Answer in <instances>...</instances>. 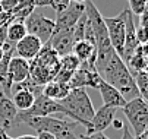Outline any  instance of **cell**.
I'll return each mask as SVG.
<instances>
[{"label": "cell", "mask_w": 148, "mask_h": 139, "mask_svg": "<svg viewBox=\"0 0 148 139\" xmlns=\"http://www.w3.org/2000/svg\"><path fill=\"white\" fill-rule=\"evenodd\" d=\"M129 10L132 15H142L147 10V0H129Z\"/></svg>", "instance_id": "obj_22"}, {"label": "cell", "mask_w": 148, "mask_h": 139, "mask_svg": "<svg viewBox=\"0 0 148 139\" xmlns=\"http://www.w3.org/2000/svg\"><path fill=\"white\" fill-rule=\"evenodd\" d=\"M85 13V5L84 3H73L71 2V5L68 6V9H65L63 12L56 13V28L54 31H62V29H71L76 25V22L79 21V18Z\"/></svg>", "instance_id": "obj_8"}, {"label": "cell", "mask_w": 148, "mask_h": 139, "mask_svg": "<svg viewBox=\"0 0 148 139\" xmlns=\"http://www.w3.org/2000/svg\"><path fill=\"white\" fill-rule=\"evenodd\" d=\"M123 133H122V139H135V136H134V133H132V130H131V127L129 126H126V125H123Z\"/></svg>", "instance_id": "obj_29"}, {"label": "cell", "mask_w": 148, "mask_h": 139, "mask_svg": "<svg viewBox=\"0 0 148 139\" xmlns=\"http://www.w3.org/2000/svg\"><path fill=\"white\" fill-rule=\"evenodd\" d=\"M128 2H129V0H128Z\"/></svg>", "instance_id": "obj_40"}, {"label": "cell", "mask_w": 148, "mask_h": 139, "mask_svg": "<svg viewBox=\"0 0 148 139\" xmlns=\"http://www.w3.org/2000/svg\"><path fill=\"white\" fill-rule=\"evenodd\" d=\"M54 113L65 114V108L59 104V101L50 100V98H47L41 94V95L35 97V101L29 110L18 111V116L15 119V125H19L21 120H24L27 117H46V116H51Z\"/></svg>", "instance_id": "obj_5"}, {"label": "cell", "mask_w": 148, "mask_h": 139, "mask_svg": "<svg viewBox=\"0 0 148 139\" xmlns=\"http://www.w3.org/2000/svg\"><path fill=\"white\" fill-rule=\"evenodd\" d=\"M104 24H106V28H107L112 47L122 57L123 47H125V13L122 12L113 18L104 16Z\"/></svg>", "instance_id": "obj_6"}, {"label": "cell", "mask_w": 148, "mask_h": 139, "mask_svg": "<svg viewBox=\"0 0 148 139\" xmlns=\"http://www.w3.org/2000/svg\"><path fill=\"white\" fill-rule=\"evenodd\" d=\"M3 56H5V51H3L2 46H0V60H2V59H3Z\"/></svg>", "instance_id": "obj_35"}, {"label": "cell", "mask_w": 148, "mask_h": 139, "mask_svg": "<svg viewBox=\"0 0 148 139\" xmlns=\"http://www.w3.org/2000/svg\"><path fill=\"white\" fill-rule=\"evenodd\" d=\"M116 111L117 108L113 107H100L98 110H95L92 119L90 120V125L87 127V133L85 135H91V133H101L107 129L109 126H112L114 117H116Z\"/></svg>", "instance_id": "obj_9"}, {"label": "cell", "mask_w": 148, "mask_h": 139, "mask_svg": "<svg viewBox=\"0 0 148 139\" xmlns=\"http://www.w3.org/2000/svg\"><path fill=\"white\" fill-rule=\"evenodd\" d=\"M8 43V25L0 27V46Z\"/></svg>", "instance_id": "obj_27"}, {"label": "cell", "mask_w": 148, "mask_h": 139, "mask_svg": "<svg viewBox=\"0 0 148 139\" xmlns=\"http://www.w3.org/2000/svg\"><path fill=\"white\" fill-rule=\"evenodd\" d=\"M43 43L34 35L27 34L21 41H18L15 44V56L21 57V59H25L28 62H32L34 59L38 56V53L43 48Z\"/></svg>", "instance_id": "obj_11"}, {"label": "cell", "mask_w": 148, "mask_h": 139, "mask_svg": "<svg viewBox=\"0 0 148 139\" xmlns=\"http://www.w3.org/2000/svg\"><path fill=\"white\" fill-rule=\"evenodd\" d=\"M69 91H71V88L68 84H60L56 81H50L49 84H46L43 87V95L50 98V100H54V101L63 100L69 94Z\"/></svg>", "instance_id": "obj_17"}, {"label": "cell", "mask_w": 148, "mask_h": 139, "mask_svg": "<svg viewBox=\"0 0 148 139\" xmlns=\"http://www.w3.org/2000/svg\"><path fill=\"white\" fill-rule=\"evenodd\" d=\"M122 110L134 130V136H141L148 129V104L141 97H136L126 103Z\"/></svg>", "instance_id": "obj_3"}, {"label": "cell", "mask_w": 148, "mask_h": 139, "mask_svg": "<svg viewBox=\"0 0 148 139\" xmlns=\"http://www.w3.org/2000/svg\"><path fill=\"white\" fill-rule=\"evenodd\" d=\"M19 0H0V6H2V10L6 13H13L18 9Z\"/></svg>", "instance_id": "obj_23"}, {"label": "cell", "mask_w": 148, "mask_h": 139, "mask_svg": "<svg viewBox=\"0 0 148 139\" xmlns=\"http://www.w3.org/2000/svg\"><path fill=\"white\" fill-rule=\"evenodd\" d=\"M59 104L65 108V116L69 117L72 122L85 126V129L90 125V120L92 119L95 108L92 106V101L85 89L75 88L71 89L69 94L59 101Z\"/></svg>", "instance_id": "obj_1"}, {"label": "cell", "mask_w": 148, "mask_h": 139, "mask_svg": "<svg viewBox=\"0 0 148 139\" xmlns=\"http://www.w3.org/2000/svg\"><path fill=\"white\" fill-rule=\"evenodd\" d=\"M21 123L29 126L37 133L40 132L50 133L56 139H79V136L73 133V127L76 125L75 122H66L51 116H46V117H27L24 120H21Z\"/></svg>", "instance_id": "obj_2"}, {"label": "cell", "mask_w": 148, "mask_h": 139, "mask_svg": "<svg viewBox=\"0 0 148 139\" xmlns=\"http://www.w3.org/2000/svg\"><path fill=\"white\" fill-rule=\"evenodd\" d=\"M147 139H148V136H147Z\"/></svg>", "instance_id": "obj_39"}, {"label": "cell", "mask_w": 148, "mask_h": 139, "mask_svg": "<svg viewBox=\"0 0 148 139\" xmlns=\"http://www.w3.org/2000/svg\"><path fill=\"white\" fill-rule=\"evenodd\" d=\"M0 135H2V139H15V138L9 136V135L6 133V129H3L2 126H0Z\"/></svg>", "instance_id": "obj_32"}, {"label": "cell", "mask_w": 148, "mask_h": 139, "mask_svg": "<svg viewBox=\"0 0 148 139\" xmlns=\"http://www.w3.org/2000/svg\"><path fill=\"white\" fill-rule=\"evenodd\" d=\"M100 82H101V78L98 76V73L95 70H90V69H85V67L79 66V69L73 73V76L71 78L68 85H69L71 89H75V88L85 89V87L98 89Z\"/></svg>", "instance_id": "obj_12"}, {"label": "cell", "mask_w": 148, "mask_h": 139, "mask_svg": "<svg viewBox=\"0 0 148 139\" xmlns=\"http://www.w3.org/2000/svg\"><path fill=\"white\" fill-rule=\"evenodd\" d=\"M12 101H13L18 111H27L32 107V104L35 101V97L32 92H29L27 89H19V91H15L12 94Z\"/></svg>", "instance_id": "obj_18"}, {"label": "cell", "mask_w": 148, "mask_h": 139, "mask_svg": "<svg viewBox=\"0 0 148 139\" xmlns=\"http://www.w3.org/2000/svg\"><path fill=\"white\" fill-rule=\"evenodd\" d=\"M69 5H71V0H51V7L54 9L56 13L63 12L65 9H68Z\"/></svg>", "instance_id": "obj_25"}, {"label": "cell", "mask_w": 148, "mask_h": 139, "mask_svg": "<svg viewBox=\"0 0 148 139\" xmlns=\"http://www.w3.org/2000/svg\"><path fill=\"white\" fill-rule=\"evenodd\" d=\"M112 125H114V127H116V129H123V123H122L120 120H116V119L113 120V123H112Z\"/></svg>", "instance_id": "obj_34"}, {"label": "cell", "mask_w": 148, "mask_h": 139, "mask_svg": "<svg viewBox=\"0 0 148 139\" xmlns=\"http://www.w3.org/2000/svg\"><path fill=\"white\" fill-rule=\"evenodd\" d=\"M71 2H73V3H85L87 0H71Z\"/></svg>", "instance_id": "obj_36"}, {"label": "cell", "mask_w": 148, "mask_h": 139, "mask_svg": "<svg viewBox=\"0 0 148 139\" xmlns=\"http://www.w3.org/2000/svg\"><path fill=\"white\" fill-rule=\"evenodd\" d=\"M85 27H87V15L84 13L73 28V46L84 40V37H85Z\"/></svg>", "instance_id": "obj_21"}, {"label": "cell", "mask_w": 148, "mask_h": 139, "mask_svg": "<svg viewBox=\"0 0 148 139\" xmlns=\"http://www.w3.org/2000/svg\"><path fill=\"white\" fill-rule=\"evenodd\" d=\"M123 13H125V47H123L122 60L128 63L139 44L136 41V27H135L134 15L131 13L129 9H125Z\"/></svg>", "instance_id": "obj_7"}, {"label": "cell", "mask_w": 148, "mask_h": 139, "mask_svg": "<svg viewBox=\"0 0 148 139\" xmlns=\"http://www.w3.org/2000/svg\"><path fill=\"white\" fill-rule=\"evenodd\" d=\"M139 27L148 28V9L142 15H139Z\"/></svg>", "instance_id": "obj_30"}, {"label": "cell", "mask_w": 148, "mask_h": 139, "mask_svg": "<svg viewBox=\"0 0 148 139\" xmlns=\"http://www.w3.org/2000/svg\"><path fill=\"white\" fill-rule=\"evenodd\" d=\"M79 66H81V63L73 54L60 57V67H59V72L54 76L53 81L60 82V84H68L71 81V78L73 76V73L79 69Z\"/></svg>", "instance_id": "obj_15"}, {"label": "cell", "mask_w": 148, "mask_h": 139, "mask_svg": "<svg viewBox=\"0 0 148 139\" xmlns=\"http://www.w3.org/2000/svg\"><path fill=\"white\" fill-rule=\"evenodd\" d=\"M18 116V110L8 95H0V126L3 129L12 127L15 125V119Z\"/></svg>", "instance_id": "obj_16"}, {"label": "cell", "mask_w": 148, "mask_h": 139, "mask_svg": "<svg viewBox=\"0 0 148 139\" xmlns=\"http://www.w3.org/2000/svg\"><path fill=\"white\" fill-rule=\"evenodd\" d=\"M0 139H2V135H0Z\"/></svg>", "instance_id": "obj_38"}, {"label": "cell", "mask_w": 148, "mask_h": 139, "mask_svg": "<svg viewBox=\"0 0 148 139\" xmlns=\"http://www.w3.org/2000/svg\"><path fill=\"white\" fill-rule=\"evenodd\" d=\"M8 75L12 82V87L25 81L29 76V62L25 59H21L18 56H13L9 62V69H8Z\"/></svg>", "instance_id": "obj_14"}, {"label": "cell", "mask_w": 148, "mask_h": 139, "mask_svg": "<svg viewBox=\"0 0 148 139\" xmlns=\"http://www.w3.org/2000/svg\"><path fill=\"white\" fill-rule=\"evenodd\" d=\"M134 79L139 92V97L148 104V72H134Z\"/></svg>", "instance_id": "obj_20"}, {"label": "cell", "mask_w": 148, "mask_h": 139, "mask_svg": "<svg viewBox=\"0 0 148 139\" xmlns=\"http://www.w3.org/2000/svg\"><path fill=\"white\" fill-rule=\"evenodd\" d=\"M73 28L54 31L51 38H50V41L47 43L57 53L59 57H65L68 54H72V48H73Z\"/></svg>", "instance_id": "obj_10"}, {"label": "cell", "mask_w": 148, "mask_h": 139, "mask_svg": "<svg viewBox=\"0 0 148 139\" xmlns=\"http://www.w3.org/2000/svg\"><path fill=\"white\" fill-rule=\"evenodd\" d=\"M15 139H38V138L35 135H21V136H18Z\"/></svg>", "instance_id": "obj_33"}, {"label": "cell", "mask_w": 148, "mask_h": 139, "mask_svg": "<svg viewBox=\"0 0 148 139\" xmlns=\"http://www.w3.org/2000/svg\"><path fill=\"white\" fill-rule=\"evenodd\" d=\"M147 9H148V0H147Z\"/></svg>", "instance_id": "obj_37"}, {"label": "cell", "mask_w": 148, "mask_h": 139, "mask_svg": "<svg viewBox=\"0 0 148 139\" xmlns=\"http://www.w3.org/2000/svg\"><path fill=\"white\" fill-rule=\"evenodd\" d=\"M98 91L103 100V106L106 107H113V108H123L126 104V100L122 97V94L107 82H104L101 79V82L98 85Z\"/></svg>", "instance_id": "obj_13"}, {"label": "cell", "mask_w": 148, "mask_h": 139, "mask_svg": "<svg viewBox=\"0 0 148 139\" xmlns=\"http://www.w3.org/2000/svg\"><path fill=\"white\" fill-rule=\"evenodd\" d=\"M31 3L35 7H46V6H51V0H31Z\"/></svg>", "instance_id": "obj_28"}, {"label": "cell", "mask_w": 148, "mask_h": 139, "mask_svg": "<svg viewBox=\"0 0 148 139\" xmlns=\"http://www.w3.org/2000/svg\"><path fill=\"white\" fill-rule=\"evenodd\" d=\"M79 139H110V138H107L103 132L101 133H91V135H81L79 136Z\"/></svg>", "instance_id": "obj_26"}, {"label": "cell", "mask_w": 148, "mask_h": 139, "mask_svg": "<svg viewBox=\"0 0 148 139\" xmlns=\"http://www.w3.org/2000/svg\"><path fill=\"white\" fill-rule=\"evenodd\" d=\"M136 41L139 46L148 44V28H144V27L136 28Z\"/></svg>", "instance_id": "obj_24"}, {"label": "cell", "mask_w": 148, "mask_h": 139, "mask_svg": "<svg viewBox=\"0 0 148 139\" xmlns=\"http://www.w3.org/2000/svg\"><path fill=\"white\" fill-rule=\"evenodd\" d=\"M24 24H25L27 32L29 35L37 37L43 44H47L50 41V38L54 32V28H56V24L53 19H49L43 13L35 12V10L25 19Z\"/></svg>", "instance_id": "obj_4"}, {"label": "cell", "mask_w": 148, "mask_h": 139, "mask_svg": "<svg viewBox=\"0 0 148 139\" xmlns=\"http://www.w3.org/2000/svg\"><path fill=\"white\" fill-rule=\"evenodd\" d=\"M37 138H38V139H56L53 135H50V133H46V132H40Z\"/></svg>", "instance_id": "obj_31"}, {"label": "cell", "mask_w": 148, "mask_h": 139, "mask_svg": "<svg viewBox=\"0 0 148 139\" xmlns=\"http://www.w3.org/2000/svg\"><path fill=\"white\" fill-rule=\"evenodd\" d=\"M27 28L24 22H10L8 25V43L10 44H16L18 41H21L25 35H27Z\"/></svg>", "instance_id": "obj_19"}]
</instances>
